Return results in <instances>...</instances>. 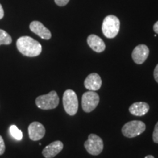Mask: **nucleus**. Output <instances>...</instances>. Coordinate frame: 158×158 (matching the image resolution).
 I'll return each instance as SVG.
<instances>
[{"label":"nucleus","instance_id":"obj_6","mask_svg":"<svg viewBox=\"0 0 158 158\" xmlns=\"http://www.w3.org/2000/svg\"><path fill=\"white\" fill-rule=\"evenodd\" d=\"M84 147L90 155H99L103 150V141L98 135L95 134H90L88 136V139L85 141Z\"/></svg>","mask_w":158,"mask_h":158},{"label":"nucleus","instance_id":"obj_17","mask_svg":"<svg viewBox=\"0 0 158 158\" xmlns=\"http://www.w3.org/2000/svg\"><path fill=\"white\" fill-rule=\"evenodd\" d=\"M152 138L155 143H158V122L157 123L155 124V130H154V132H153Z\"/></svg>","mask_w":158,"mask_h":158},{"label":"nucleus","instance_id":"obj_10","mask_svg":"<svg viewBox=\"0 0 158 158\" xmlns=\"http://www.w3.org/2000/svg\"><path fill=\"white\" fill-rule=\"evenodd\" d=\"M30 30L35 34L38 35L43 40H50L51 37V33L42 23L40 21H32L29 25Z\"/></svg>","mask_w":158,"mask_h":158},{"label":"nucleus","instance_id":"obj_13","mask_svg":"<svg viewBox=\"0 0 158 158\" xmlns=\"http://www.w3.org/2000/svg\"><path fill=\"white\" fill-rule=\"evenodd\" d=\"M89 46L97 53H101L106 49V44L100 37L95 35H90L87 37Z\"/></svg>","mask_w":158,"mask_h":158},{"label":"nucleus","instance_id":"obj_2","mask_svg":"<svg viewBox=\"0 0 158 158\" xmlns=\"http://www.w3.org/2000/svg\"><path fill=\"white\" fill-rule=\"evenodd\" d=\"M119 28V19L115 15H109L104 19L102 25V31L107 38H114L118 35Z\"/></svg>","mask_w":158,"mask_h":158},{"label":"nucleus","instance_id":"obj_11","mask_svg":"<svg viewBox=\"0 0 158 158\" xmlns=\"http://www.w3.org/2000/svg\"><path fill=\"white\" fill-rule=\"evenodd\" d=\"M102 79L96 73H91L84 81V86L89 91H98L101 88Z\"/></svg>","mask_w":158,"mask_h":158},{"label":"nucleus","instance_id":"obj_19","mask_svg":"<svg viewBox=\"0 0 158 158\" xmlns=\"http://www.w3.org/2000/svg\"><path fill=\"white\" fill-rule=\"evenodd\" d=\"M69 1L70 0H54L55 3L58 6H60V7H63V6L68 5Z\"/></svg>","mask_w":158,"mask_h":158},{"label":"nucleus","instance_id":"obj_20","mask_svg":"<svg viewBox=\"0 0 158 158\" xmlns=\"http://www.w3.org/2000/svg\"><path fill=\"white\" fill-rule=\"evenodd\" d=\"M154 78H155L156 81L158 83V64L155 67V70H154Z\"/></svg>","mask_w":158,"mask_h":158},{"label":"nucleus","instance_id":"obj_3","mask_svg":"<svg viewBox=\"0 0 158 158\" xmlns=\"http://www.w3.org/2000/svg\"><path fill=\"white\" fill-rule=\"evenodd\" d=\"M35 103L39 108L43 110H51L56 108L59 103V98L56 92L51 91L48 94L37 97Z\"/></svg>","mask_w":158,"mask_h":158},{"label":"nucleus","instance_id":"obj_8","mask_svg":"<svg viewBox=\"0 0 158 158\" xmlns=\"http://www.w3.org/2000/svg\"><path fill=\"white\" fill-rule=\"evenodd\" d=\"M149 54V49L146 45H138L134 48L132 53V58L134 62L138 64H141L147 60Z\"/></svg>","mask_w":158,"mask_h":158},{"label":"nucleus","instance_id":"obj_7","mask_svg":"<svg viewBox=\"0 0 158 158\" xmlns=\"http://www.w3.org/2000/svg\"><path fill=\"white\" fill-rule=\"evenodd\" d=\"M100 102V97L94 91H88L82 95V109L86 113H90L95 109Z\"/></svg>","mask_w":158,"mask_h":158},{"label":"nucleus","instance_id":"obj_21","mask_svg":"<svg viewBox=\"0 0 158 158\" xmlns=\"http://www.w3.org/2000/svg\"><path fill=\"white\" fill-rule=\"evenodd\" d=\"M4 17V10L2 6L0 4V19H2Z\"/></svg>","mask_w":158,"mask_h":158},{"label":"nucleus","instance_id":"obj_16","mask_svg":"<svg viewBox=\"0 0 158 158\" xmlns=\"http://www.w3.org/2000/svg\"><path fill=\"white\" fill-rule=\"evenodd\" d=\"M12 43V37L7 31L0 29V45H10Z\"/></svg>","mask_w":158,"mask_h":158},{"label":"nucleus","instance_id":"obj_5","mask_svg":"<svg viewBox=\"0 0 158 158\" xmlns=\"http://www.w3.org/2000/svg\"><path fill=\"white\" fill-rule=\"evenodd\" d=\"M146 130V124L144 122L138 120H133L126 123L122 127V133L127 138H134L141 135Z\"/></svg>","mask_w":158,"mask_h":158},{"label":"nucleus","instance_id":"obj_12","mask_svg":"<svg viewBox=\"0 0 158 158\" xmlns=\"http://www.w3.org/2000/svg\"><path fill=\"white\" fill-rule=\"evenodd\" d=\"M64 145L60 141H56L51 143L43 150L42 154L45 158H53L58 155L63 149Z\"/></svg>","mask_w":158,"mask_h":158},{"label":"nucleus","instance_id":"obj_9","mask_svg":"<svg viewBox=\"0 0 158 158\" xmlns=\"http://www.w3.org/2000/svg\"><path fill=\"white\" fill-rule=\"evenodd\" d=\"M29 136L31 141H37L42 139L45 133L44 126L38 122H34L29 124L28 127Z\"/></svg>","mask_w":158,"mask_h":158},{"label":"nucleus","instance_id":"obj_15","mask_svg":"<svg viewBox=\"0 0 158 158\" xmlns=\"http://www.w3.org/2000/svg\"><path fill=\"white\" fill-rule=\"evenodd\" d=\"M10 133L12 137L17 141H21L23 138V133L21 130H19L15 125H11L10 127Z\"/></svg>","mask_w":158,"mask_h":158},{"label":"nucleus","instance_id":"obj_18","mask_svg":"<svg viewBox=\"0 0 158 158\" xmlns=\"http://www.w3.org/2000/svg\"><path fill=\"white\" fill-rule=\"evenodd\" d=\"M5 151V144L2 137L0 135V155H3Z\"/></svg>","mask_w":158,"mask_h":158},{"label":"nucleus","instance_id":"obj_14","mask_svg":"<svg viewBox=\"0 0 158 158\" xmlns=\"http://www.w3.org/2000/svg\"><path fill=\"white\" fill-rule=\"evenodd\" d=\"M149 110V104L145 102H137L132 104L129 108L130 114L136 116H142L148 113Z\"/></svg>","mask_w":158,"mask_h":158},{"label":"nucleus","instance_id":"obj_23","mask_svg":"<svg viewBox=\"0 0 158 158\" xmlns=\"http://www.w3.org/2000/svg\"><path fill=\"white\" fill-rule=\"evenodd\" d=\"M145 158H155V157H154V156L152 155H147L146 156Z\"/></svg>","mask_w":158,"mask_h":158},{"label":"nucleus","instance_id":"obj_4","mask_svg":"<svg viewBox=\"0 0 158 158\" xmlns=\"http://www.w3.org/2000/svg\"><path fill=\"white\" fill-rule=\"evenodd\" d=\"M63 106L66 113L70 116L76 115L78 110V100L76 92L72 89H68L63 94Z\"/></svg>","mask_w":158,"mask_h":158},{"label":"nucleus","instance_id":"obj_22","mask_svg":"<svg viewBox=\"0 0 158 158\" xmlns=\"http://www.w3.org/2000/svg\"><path fill=\"white\" fill-rule=\"evenodd\" d=\"M153 29H154V31H155L156 34H158V21H157V22L154 24Z\"/></svg>","mask_w":158,"mask_h":158},{"label":"nucleus","instance_id":"obj_1","mask_svg":"<svg viewBox=\"0 0 158 158\" xmlns=\"http://www.w3.org/2000/svg\"><path fill=\"white\" fill-rule=\"evenodd\" d=\"M16 46L19 52L26 56H37L42 52L40 43L29 36L19 37L16 42Z\"/></svg>","mask_w":158,"mask_h":158}]
</instances>
